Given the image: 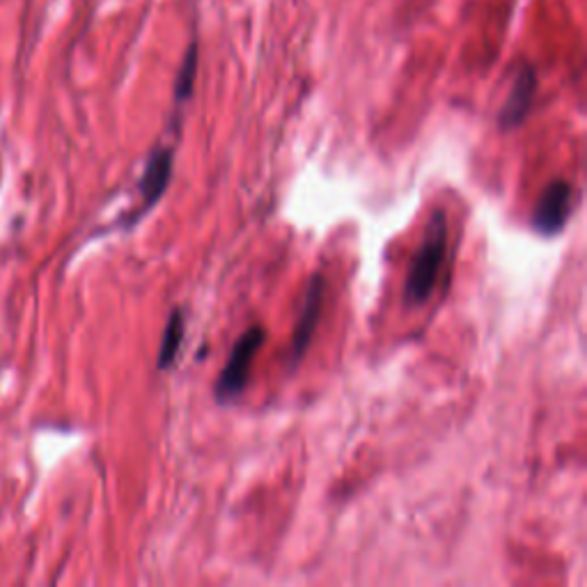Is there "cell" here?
Instances as JSON below:
<instances>
[{
	"label": "cell",
	"mask_w": 587,
	"mask_h": 587,
	"mask_svg": "<svg viewBox=\"0 0 587 587\" xmlns=\"http://www.w3.org/2000/svg\"><path fill=\"white\" fill-rule=\"evenodd\" d=\"M445 250H448V221L445 213L437 209L431 213L423 242L408 267L404 285V303L408 308L423 306V303H427V298L431 296L433 288H437L439 282V271L445 262Z\"/></svg>",
	"instance_id": "cell-1"
},
{
	"label": "cell",
	"mask_w": 587,
	"mask_h": 587,
	"mask_svg": "<svg viewBox=\"0 0 587 587\" xmlns=\"http://www.w3.org/2000/svg\"><path fill=\"white\" fill-rule=\"evenodd\" d=\"M262 344H265L262 326H250V329L234 342L225 369L221 372L219 381H216V402L230 404L244 395L253 360L259 354V350H262Z\"/></svg>",
	"instance_id": "cell-2"
},
{
	"label": "cell",
	"mask_w": 587,
	"mask_h": 587,
	"mask_svg": "<svg viewBox=\"0 0 587 587\" xmlns=\"http://www.w3.org/2000/svg\"><path fill=\"white\" fill-rule=\"evenodd\" d=\"M572 198H574L572 184L564 180H555L543 188L530 221L535 232L541 236L560 234L572 216Z\"/></svg>",
	"instance_id": "cell-3"
},
{
	"label": "cell",
	"mask_w": 587,
	"mask_h": 587,
	"mask_svg": "<svg viewBox=\"0 0 587 587\" xmlns=\"http://www.w3.org/2000/svg\"><path fill=\"white\" fill-rule=\"evenodd\" d=\"M172 163H175V151L170 145H159L151 151L143 178L138 182V193H140V209L136 211L134 219H140L145 211L155 207L163 193L168 191L170 178H172Z\"/></svg>",
	"instance_id": "cell-4"
},
{
	"label": "cell",
	"mask_w": 587,
	"mask_h": 587,
	"mask_svg": "<svg viewBox=\"0 0 587 587\" xmlns=\"http://www.w3.org/2000/svg\"><path fill=\"white\" fill-rule=\"evenodd\" d=\"M535 93H537V72L533 64L524 62L516 70L510 95L498 113L500 129L510 132V129H516L518 124L526 122V118L530 115L533 101H535Z\"/></svg>",
	"instance_id": "cell-5"
},
{
	"label": "cell",
	"mask_w": 587,
	"mask_h": 587,
	"mask_svg": "<svg viewBox=\"0 0 587 587\" xmlns=\"http://www.w3.org/2000/svg\"><path fill=\"white\" fill-rule=\"evenodd\" d=\"M323 292H326V280L321 276H313L310 285L306 290V301H303L298 321L294 326L292 350H290V365H296L303 356L308 354V346H310V342L315 338L317 323H319V317H321Z\"/></svg>",
	"instance_id": "cell-6"
},
{
	"label": "cell",
	"mask_w": 587,
	"mask_h": 587,
	"mask_svg": "<svg viewBox=\"0 0 587 587\" xmlns=\"http://www.w3.org/2000/svg\"><path fill=\"white\" fill-rule=\"evenodd\" d=\"M184 329H186V319L184 313L180 308H175L170 313L166 329H163V338L159 344V358H157V367L159 369H170V365L175 363L180 346L184 342Z\"/></svg>",
	"instance_id": "cell-7"
},
{
	"label": "cell",
	"mask_w": 587,
	"mask_h": 587,
	"mask_svg": "<svg viewBox=\"0 0 587 587\" xmlns=\"http://www.w3.org/2000/svg\"><path fill=\"white\" fill-rule=\"evenodd\" d=\"M195 72H198V45L188 47L184 60H182V68H180V74H178V81H175V103L182 106L184 101H188L191 93H193V83H195Z\"/></svg>",
	"instance_id": "cell-8"
}]
</instances>
